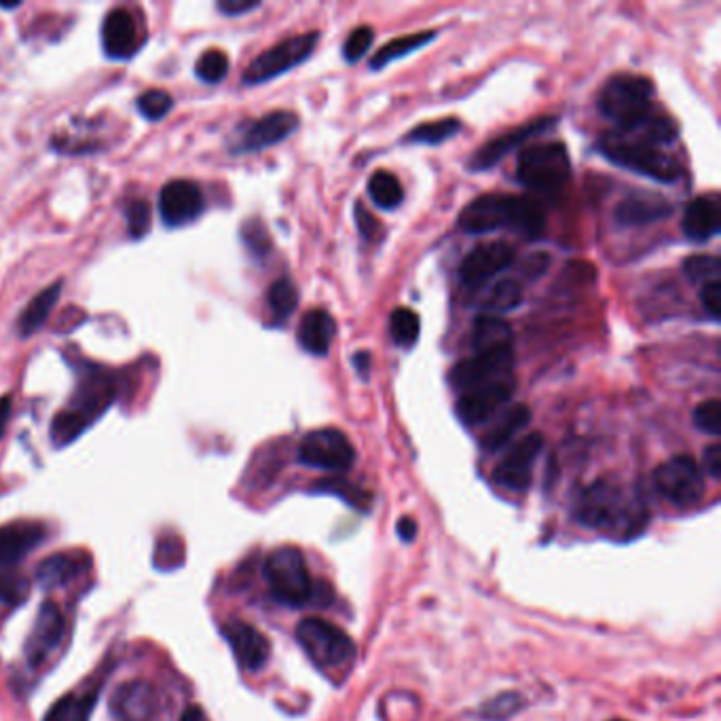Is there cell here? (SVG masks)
Segmentation results:
<instances>
[{
    "label": "cell",
    "instance_id": "cell-1",
    "mask_svg": "<svg viewBox=\"0 0 721 721\" xmlns=\"http://www.w3.org/2000/svg\"><path fill=\"white\" fill-rule=\"evenodd\" d=\"M576 519L588 529L614 533L616 538L628 540L647 527L650 512L637 493L626 491L614 480L599 478L580 493Z\"/></svg>",
    "mask_w": 721,
    "mask_h": 721
},
{
    "label": "cell",
    "instance_id": "cell-2",
    "mask_svg": "<svg viewBox=\"0 0 721 721\" xmlns=\"http://www.w3.org/2000/svg\"><path fill=\"white\" fill-rule=\"evenodd\" d=\"M117 398V383L102 368L91 364L81 371V381L75 396L70 398L66 409L58 413L51 423V442L55 447H66L77 440L89 425H94Z\"/></svg>",
    "mask_w": 721,
    "mask_h": 721
},
{
    "label": "cell",
    "instance_id": "cell-3",
    "mask_svg": "<svg viewBox=\"0 0 721 721\" xmlns=\"http://www.w3.org/2000/svg\"><path fill=\"white\" fill-rule=\"evenodd\" d=\"M540 225L538 203L531 197L506 193H487L476 197L459 214V227L472 235H483L497 229H512L529 237Z\"/></svg>",
    "mask_w": 721,
    "mask_h": 721
},
{
    "label": "cell",
    "instance_id": "cell-4",
    "mask_svg": "<svg viewBox=\"0 0 721 721\" xmlns=\"http://www.w3.org/2000/svg\"><path fill=\"white\" fill-rule=\"evenodd\" d=\"M601 153L620 168L637 172L652 180L671 184L681 178V163L673 157L662 153L658 146L643 142L622 132H609L599 142Z\"/></svg>",
    "mask_w": 721,
    "mask_h": 721
},
{
    "label": "cell",
    "instance_id": "cell-5",
    "mask_svg": "<svg viewBox=\"0 0 721 721\" xmlns=\"http://www.w3.org/2000/svg\"><path fill=\"white\" fill-rule=\"evenodd\" d=\"M654 83L641 75H616L599 94L603 117L618 125L616 132H631L647 117L654 115Z\"/></svg>",
    "mask_w": 721,
    "mask_h": 721
},
{
    "label": "cell",
    "instance_id": "cell-6",
    "mask_svg": "<svg viewBox=\"0 0 721 721\" xmlns=\"http://www.w3.org/2000/svg\"><path fill=\"white\" fill-rule=\"evenodd\" d=\"M299 645L320 671H345L356 660V643L343 628L324 618H305L297 624Z\"/></svg>",
    "mask_w": 721,
    "mask_h": 721
},
{
    "label": "cell",
    "instance_id": "cell-7",
    "mask_svg": "<svg viewBox=\"0 0 721 721\" xmlns=\"http://www.w3.org/2000/svg\"><path fill=\"white\" fill-rule=\"evenodd\" d=\"M265 580L277 603L305 607L316 597L305 554L294 546L275 548L265 559Z\"/></svg>",
    "mask_w": 721,
    "mask_h": 721
},
{
    "label": "cell",
    "instance_id": "cell-8",
    "mask_svg": "<svg viewBox=\"0 0 721 721\" xmlns=\"http://www.w3.org/2000/svg\"><path fill=\"white\" fill-rule=\"evenodd\" d=\"M519 180L542 195H559L571 178V159L563 142L527 146L519 157Z\"/></svg>",
    "mask_w": 721,
    "mask_h": 721
},
{
    "label": "cell",
    "instance_id": "cell-9",
    "mask_svg": "<svg viewBox=\"0 0 721 721\" xmlns=\"http://www.w3.org/2000/svg\"><path fill=\"white\" fill-rule=\"evenodd\" d=\"M652 480L656 491L677 508L696 506L707 489L705 476L690 455H677L664 461L654 470Z\"/></svg>",
    "mask_w": 721,
    "mask_h": 721
},
{
    "label": "cell",
    "instance_id": "cell-10",
    "mask_svg": "<svg viewBox=\"0 0 721 721\" xmlns=\"http://www.w3.org/2000/svg\"><path fill=\"white\" fill-rule=\"evenodd\" d=\"M318 41H320V32H307V34L290 36V39L273 45L271 49L263 51L258 58L250 62V66L244 72V85L252 87L267 83L292 70L294 66L303 64L313 53V49H316Z\"/></svg>",
    "mask_w": 721,
    "mask_h": 721
},
{
    "label": "cell",
    "instance_id": "cell-11",
    "mask_svg": "<svg viewBox=\"0 0 721 721\" xmlns=\"http://www.w3.org/2000/svg\"><path fill=\"white\" fill-rule=\"evenodd\" d=\"M299 461L307 468L326 472H347L356 461L351 440L337 428L309 432L299 445Z\"/></svg>",
    "mask_w": 721,
    "mask_h": 721
},
{
    "label": "cell",
    "instance_id": "cell-12",
    "mask_svg": "<svg viewBox=\"0 0 721 721\" xmlns=\"http://www.w3.org/2000/svg\"><path fill=\"white\" fill-rule=\"evenodd\" d=\"M516 390L514 373L480 383L464 392L457 400V417L466 425H480L489 421L512 398Z\"/></svg>",
    "mask_w": 721,
    "mask_h": 721
},
{
    "label": "cell",
    "instance_id": "cell-13",
    "mask_svg": "<svg viewBox=\"0 0 721 721\" xmlns=\"http://www.w3.org/2000/svg\"><path fill=\"white\" fill-rule=\"evenodd\" d=\"M512 368H514V345L476 351L472 358L461 360L459 364L453 366L449 381L455 390L464 394L480 383L510 375Z\"/></svg>",
    "mask_w": 721,
    "mask_h": 721
},
{
    "label": "cell",
    "instance_id": "cell-14",
    "mask_svg": "<svg viewBox=\"0 0 721 721\" xmlns=\"http://www.w3.org/2000/svg\"><path fill=\"white\" fill-rule=\"evenodd\" d=\"M299 127V117L290 110H273V113L242 125L233 136V153H258L273 144L286 140Z\"/></svg>",
    "mask_w": 721,
    "mask_h": 721
},
{
    "label": "cell",
    "instance_id": "cell-15",
    "mask_svg": "<svg viewBox=\"0 0 721 721\" xmlns=\"http://www.w3.org/2000/svg\"><path fill=\"white\" fill-rule=\"evenodd\" d=\"M542 449L544 436L540 432L527 434L519 442H514L493 472L495 483L510 491H527L533 480V466Z\"/></svg>",
    "mask_w": 721,
    "mask_h": 721
},
{
    "label": "cell",
    "instance_id": "cell-16",
    "mask_svg": "<svg viewBox=\"0 0 721 721\" xmlns=\"http://www.w3.org/2000/svg\"><path fill=\"white\" fill-rule=\"evenodd\" d=\"M516 258V252L506 242H487L476 246L459 267V277L466 288L476 290L491 282L495 275L506 271Z\"/></svg>",
    "mask_w": 721,
    "mask_h": 721
},
{
    "label": "cell",
    "instance_id": "cell-17",
    "mask_svg": "<svg viewBox=\"0 0 721 721\" xmlns=\"http://www.w3.org/2000/svg\"><path fill=\"white\" fill-rule=\"evenodd\" d=\"M206 210L201 189L191 180H172L159 195V214L168 227H184Z\"/></svg>",
    "mask_w": 721,
    "mask_h": 721
},
{
    "label": "cell",
    "instance_id": "cell-18",
    "mask_svg": "<svg viewBox=\"0 0 721 721\" xmlns=\"http://www.w3.org/2000/svg\"><path fill=\"white\" fill-rule=\"evenodd\" d=\"M554 123H557V119L554 117H540V119H533V121L521 125V127H514L502 136L493 138L491 142L480 146V149L476 151V155L470 159V168L474 172H483V170L493 168V165H497L508 153H512L514 149H521V146L527 144L533 136L544 134L546 129H550Z\"/></svg>",
    "mask_w": 721,
    "mask_h": 721
},
{
    "label": "cell",
    "instance_id": "cell-19",
    "mask_svg": "<svg viewBox=\"0 0 721 721\" xmlns=\"http://www.w3.org/2000/svg\"><path fill=\"white\" fill-rule=\"evenodd\" d=\"M223 635H225L227 643L231 645L239 667H242L244 671L256 673L269 662L271 643L261 631H258L256 626H252L244 620H229L223 626Z\"/></svg>",
    "mask_w": 721,
    "mask_h": 721
},
{
    "label": "cell",
    "instance_id": "cell-20",
    "mask_svg": "<svg viewBox=\"0 0 721 721\" xmlns=\"http://www.w3.org/2000/svg\"><path fill=\"white\" fill-rule=\"evenodd\" d=\"M108 709L113 721H155L159 711L157 692L149 681H127L110 696Z\"/></svg>",
    "mask_w": 721,
    "mask_h": 721
},
{
    "label": "cell",
    "instance_id": "cell-21",
    "mask_svg": "<svg viewBox=\"0 0 721 721\" xmlns=\"http://www.w3.org/2000/svg\"><path fill=\"white\" fill-rule=\"evenodd\" d=\"M64 628H66V624H64L62 609L53 601H45L39 609V616H36L32 631L24 645L26 658L32 667H39V664H43L55 647L60 645V641L64 637Z\"/></svg>",
    "mask_w": 721,
    "mask_h": 721
},
{
    "label": "cell",
    "instance_id": "cell-22",
    "mask_svg": "<svg viewBox=\"0 0 721 721\" xmlns=\"http://www.w3.org/2000/svg\"><path fill=\"white\" fill-rule=\"evenodd\" d=\"M45 540V527L34 521H15L0 527V569H11Z\"/></svg>",
    "mask_w": 721,
    "mask_h": 721
},
{
    "label": "cell",
    "instance_id": "cell-23",
    "mask_svg": "<svg viewBox=\"0 0 721 721\" xmlns=\"http://www.w3.org/2000/svg\"><path fill=\"white\" fill-rule=\"evenodd\" d=\"M104 53L113 60L132 58L138 49V28L127 9H113L102 26Z\"/></svg>",
    "mask_w": 721,
    "mask_h": 721
},
{
    "label": "cell",
    "instance_id": "cell-24",
    "mask_svg": "<svg viewBox=\"0 0 721 721\" xmlns=\"http://www.w3.org/2000/svg\"><path fill=\"white\" fill-rule=\"evenodd\" d=\"M673 214L671 203L654 193H631L616 206V220L622 227H643Z\"/></svg>",
    "mask_w": 721,
    "mask_h": 721
},
{
    "label": "cell",
    "instance_id": "cell-25",
    "mask_svg": "<svg viewBox=\"0 0 721 721\" xmlns=\"http://www.w3.org/2000/svg\"><path fill=\"white\" fill-rule=\"evenodd\" d=\"M721 227V208L715 195L696 197L686 208L681 229L692 242H709L719 233Z\"/></svg>",
    "mask_w": 721,
    "mask_h": 721
},
{
    "label": "cell",
    "instance_id": "cell-26",
    "mask_svg": "<svg viewBox=\"0 0 721 721\" xmlns=\"http://www.w3.org/2000/svg\"><path fill=\"white\" fill-rule=\"evenodd\" d=\"M297 337L307 354L326 356L335 337V320L326 309H311L303 316Z\"/></svg>",
    "mask_w": 721,
    "mask_h": 721
},
{
    "label": "cell",
    "instance_id": "cell-27",
    "mask_svg": "<svg viewBox=\"0 0 721 721\" xmlns=\"http://www.w3.org/2000/svg\"><path fill=\"white\" fill-rule=\"evenodd\" d=\"M531 421V411L525 404H514L506 409L502 415L495 419V423L489 428V432L483 436V447L487 451H499L504 449L508 442L519 434L525 425Z\"/></svg>",
    "mask_w": 721,
    "mask_h": 721
},
{
    "label": "cell",
    "instance_id": "cell-28",
    "mask_svg": "<svg viewBox=\"0 0 721 721\" xmlns=\"http://www.w3.org/2000/svg\"><path fill=\"white\" fill-rule=\"evenodd\" d=\"M60 294H62V280L47 286L43 292L36 294V297L28 303V307L24 309L20 320H17V328H20L24 339L34 335L36 330H41L45 326V322L49 320L55 303L60 301Z\"/></svg>",
    "mask_w": 721,
    "mask_h": 721
},
{
    "label": "cell",
    "instance_id": "cell-29",
    "mask_svg": "<svg viewBox=\"0 0 721 721\" xmlns=\"http://www.w3.org/2000/svg\"><path fill=\"white\" fill-rule=\"evenodd\" d=\"M514 335L508 322H504L499 316H478L472 328V347L476 351H487L497 347H512Z\"/></svg>",
    "mask_w": 721,
    "mask_h": 721
},
{
    "label": "cell",
    "instance_id": "cell-30",
    "mask_svg": "<svg viewBox=\"0 0 721 721\" xmlns=\"http://www.w3.org/2000/svg\"><path fill=\"white\" fill-rule=\"evenodd\" d=\"M83 571V563L70 554H51L36 567V582L43 588L64 586L75 580Z\"/></svg>",
    "mask_w": 721,
    "mask_h": 721
},
{
    "label": "cell",
    "instance_id": "cell-31",
    "mask_svg": "<svg viewBox=\"0 0 721 721\" xmlns=\"http://www.w3.org/2000/svg\"><path fill=\"white\" fill-rule=\"evenodd\" d=\"M436 39V32L434 30H425V32H413V34H406V36H398V39L390 41L387 45H383L371 60V68L373 70H381L385 68L387 64H392L400 58H406V55L430 45L432 41Z\"/></svg>",
    "mask_w": 721,
    "mask_h": 721
},
{
    "label": "cell",
    "instance_id": "cell-32",
    "mask_svg": "<svg viewBox=\"0 0 721 721\" xmlns=\"http://www.w3.org/2000/svg\"><path fill=\"white\" fill-rule=\"evenodd\" d=\"M94 705H96V692L68 694L49 709L45 721H89Z\"/></svg>",
    "mask_w": 721,
    "mask_h": 721
},
{
    "label": "cell",
    "instance_id": "cell-33",
    "mask_svg": "<svg viewBox=\"0 0 721 721\" xmlns=\"http://www.w3.org/2000/svg\"><path fill=\"white\" fill-rule=\"evenodd\" d=\"M267 305L277 324L286 322L292 316L294 309L299 305V292L290 277H280V280H275L271 284L267 292Z\"/></svg>",
    "mask_w": 721,
    "mask_h": 721
},
{
    "label": "cell",
    "instance_id": "cell-34",
    "mask_svg": "<svg viewBox=\"0 0 721 721\" xmlns=\"http://www.w3.org/2000/svg\"><path fill=\"white\" fill-rule=\"evenodd\" d=\"M368 195H371L373 203H377L379 208L394 210L404 199V189L392 172L377 170L368 180Z\"/></svg>",
    "mask_w": 721,
    "mask_h": 721
},
{
    "label": "cell",
    "instance_id": "cell-35",
    "mask_svg": "<svg viewBox=\"0 0 721 721\" xmlns=\"http://www.w3.org/2000/svg\"><path fill=\"white\" fill-rule=\"evenodd\" d=\"M461 129V121L455 117H447V119H438V121H428L421 123L415 129H411L406 134L404 142L409 144H442L451 140L453 136H457V132Z\"/></svg>",
    "mask_w": 721,
    "mask_h": 721
},
{
    "label": "cell",
    "instance_id": "cell-36",
    "mask_svg": "<svg viewBox=\"0 0 721 721\" xmlns=\"http://www.w3.org/2000/svg\"><path fill=\"white\" fill-rule=\"evenodd\" d=\"M523 301V286L516 280H502L491 288L485 299V309L491 311L489 316H499V313L512 311Z\"/></svg>",
    "mask_w": 721,
    "mask_h": 721
},
{
    "label": "cell",
    "instance_id": "cell-37",
    "mask_svg": "<svg viewBox=\"0 0 721 721\" xmlns=\"http://www.w3.org/2000/svg\"><path fill=\"white\" fill-rule=\"evenodd\" d=\"M419 330H421L419 316L413 309H409V307L394 309L392 318H390V332H392V339L398 345L411 347L419 337Z\"/></svg>",
    "mask_w": 721,
    "mask_h": 721
},
{
    "label": "cell",
    "instance_id": "cell-38",
    "mask_svg": "<svg viewBox=\"0 0 721 721\" xmlns=\"http://www.w3.org/2000/svg\"><path fill=\"white\" fill-rule=\"evenodd\" d=\"M227 72H229V58L227 53L220 49H208L206 53H201L195 64V75L199 77V81L208 85H216L223 81L227 77Z\"/></svg>",
    "mask_w": 721,
    "mask_h": 721
},
{
    "label": "cell",
    "instance_id": "cell-39",
    "mask_svg": "<svg viewBox=\"0 0 721 721\" xmlns=\"http://www.w3.org/2000/svg\"><path fill=\"white\" fill-rule=\"evenodd\" d=\"M521 709H523V696L519 692H502L487 700L485 705L480 707L478 715L487 721H508Z\"/></svg>",
    "mask_w": 721,
    "mask_h": 721
},
{
    "label": "cell",
    "instance_id": "cell-40",
    "mask_svg": "<svg viewBox=\"0 0 721 721\" xmlns=\"http://www.w3.org/2000/svg\"><path fill=\"white\" fill-rule=\"evenodd\" d=\"M683 273H686L694 284L705 286L709 282H717L721 275V261L711 254H696L683 261Z\"/></svg>",
    "mask_w": 721,
    "mask_h": 721
},
{
    "label": "cell",
    "instance_id": "cell-41",
    "mask_svg": "<svg viewBox=\"0 0 721 721\" xmlns=\"http://www.w3.org/2000/svg\"><path fill=\"white\" fill-rule=\"evenodd\" d=\"M136 104H138V110L142 117H146L149 121H159L170 113L174 106V100L168 91L149 89V91H144Z\"/></svg>",
    "mask_w": 721,
    "mask_h": 721
},
{
    "label": "cell",
    "instance_id": "cell-42",
    "mask_svg": "<svg viewBox=\"0 0 721 721\" xmlns=\"http://www.w3.org/2000/svg\"><path fill=\"white\" fill-rule=\"evenodd\" d=\"M242 239L254 258H267L271 252V237L258 218H250L242 227Z\"/></svg>",
    "mask_w": 721,
    "mask_h": 721
},
{
    "label": "cell",
    "instance_id": "cell-43",
    "mask_svg": "<svg viewBox=\"0 0 721 721\" xmlns=\"http://www.w3.org/2000/svg\"><path fill=\"white\" fill-rule=\"evenodd\" d=\"M30 595V584L17 573L3 569L0 571V603L22 605Z\"/></svg>",
    "mask_w": 721,
    "mask_h": 721
},
{
    "label": "cell",
    "instance_id": "cell-44",
    "mask_svg": "<svg viewBox=\"0 0 721 721\" xmlns=\"http://www.w3.org/2000/svg\"><path fill=\"white\" fill-rule=\"evenodd\" d=\"M127 229L132 239H142L151 229V206L146 199H134L127 203L125 208Z\"/></svg>",
    "mask_w": 721,
    "mask_h": 721
},
{
    "label": "cell",
    "instance_id": "cell-45",
    "mask_svg": "<svg viewBox=\"0 0 721 721\" xmlns=\"http://www.w3.org/2000/svg\"><path fill=\"white\" fill-rule=\"evenodd\" d=\"M694 425L705 434H711V436L721 434V404L717 398L705 400L696 406Z\"/></svg>",
    "mask_w": 721,
    "mask_h": 721
},
{
    "label": "cell",
    "instance_id": "cell-46",
    "mask_svg": "<svg viewBox=\"0 0 721 721\" xmlns=\"http://www.w3.org/2000/svg\"><path fill=\"white\" fill-rule=\"evenodd\" d=\"M375 41V30L371 26H360L356 30H351V34L347 36V41L343 43V55L347 62H358L360 58H364L366 51L371 49Z\"/></svg>",
    "mask_w": 721,
    "mask_h": 721
},
{
    "label": "cell",
    "instance_id": "cell-47",
    "mask_svg": "<svg viewBox=\"0 0 721 721\" xmlns=\"http://www.w3.org/2000/svg\"><path fill=\"white\" fill-rule=\"evenodd\" d=\"M318 489L335 493V495H343L345 502L354 504L360 510H366L368 504H371V497H368L364 491H360L358 487L345 483V480H322V485Z\"/></svg>",
    "mask_w": 721,
    "mask_h": 721
},
{
    "label": "cell",
    "instance_id": "cell-48",
    "mask_svg": "<svg viewBox=\"0 0 721 721\" xmlns=\"http://www.w3.org/2000/svg\"><path fill=\"white\" fill-rule=\"evenodd\" d=\"M700 303L713 320L721 316V282H709L700 288Z\"/></svg>",
    "mask_w": 721,
    "mask_h": 721
},
{
    "label": "cell",
    "instance_id": "cell-49",
    "mask_svg": "<svg viewBox=\"0 0 721 721\" xmlns=\"http://www.w3.org/2000/svg\"><path fill=\"white\" fill-rule=\"evenodd\" d=\"M354 218H356V227L360 231V235L364 239H368V242H373V239H377L381 227L377 223V218L368 212L362 203H356L354 206Z\"/></svg>",
    "mask_w": 721,
    "mask_h": 721
},
{
    "label": "cell",
    "instance_id": "cell-50",
    "mask_svg": "<svg viewBox=\"0 0 721 721\" xmlns=\"http://www.w3.org/2000/svg\"><path fill=\"white\" fill-rule=\"evenodd\" d=\"M258 7H261L258 0H220V3H218V11L229 15V17L250 13V11H254Z\"/></svg>",
    "mask_w": 721,
    "mask_h": 721
},
{
    "label": "cell",
    "instance_id": "cell-51",
    "mask_svg": "<svg viewBox=\"0 0 721 721\" xmlns=\"http://www.w3.org/2000/svg\"><path fill=\"white\" fill-rule=\"evenodd\" d=\"M174 552H176V554H184V552H182V544H180L176 538H168V540L159 542L157 552H155V559H153L155 565H157L163 557H170V559H168V569L174 567V565H180V563L174 559Z\"/></svg>",
    "mask_w": 721,
    "mask_h": 721
},
{
    "label": "cell",
    "instance_id": "cell-52",
    "mask_svg": "<svg viewBox=\"0 0 721 721\" xmlns=\"http://www.w3.org/2000/svg\"><path fill=\"white\" fill-rule=\"evenodd\" d=\"M702 464H705V470L713 478L721 476V447L717 445V442H713V445H709L705 449V455H702Z\"/></svg>",
    "mask_w": 721,
    "mask_h": 721
},
{
    "label": "cell",
    "instance_id": "cell-53",
    "mask_svg": "<svg viewBox=\"0 0 721 721\" xmlns=\"http://www.w3.org/2000/svg\"><path fill=\"white\" fill-rule=\"evenodd\" d=\"M398 535L404 542H413L417 535V523L413 519H409V516H404V519H400V523H398Z\"/></svg>",
    "mask_w": 721,
    "mask_h": 721
},
{
    "label": "cell",
    "instance_id": "cell-54",
    "mask_svg": "<svg viewBox=\"0 0 721 721\" xmlns=\"http://www.w3.org/2000/svg\"><path fill=\"white\" fill-rule=\"evenodd\" d=\"M11 419V398L3 396L0 398V438L7 432V423Z\"/></svg>",
    "mask_w": 721,
    "mask_h": 721
},
{
    "label": "cell",
    "instance_id": "cell-55",
    "mask_svg": "<svg viewBox=\"0 0 721 721\" xmlns=\"http://www.w3.org/2000/svg\"><path fill=\"white\" fill-rule=\"evenodd\" d=\"M354 366L362 377H368V371H371V354H366V351H358V354L354 356Z\"/></svg>",
    "mask_w": 721,
    "mask_h": 721
},
{
    "label": "cell",
    "instance_id": "cell-56",
    "mask_svg": "<svg viewBox=\"0 0 721 721\" xmlns=\"http://www.w3.org/2000/svg\"><path fill=\"white\" fill-rule=\"evenodd\" d=\"M180 721H210V719H208L206 713H203L201 707L193 705L189 709H184V713L180 715Z\"/></svg>",
    "mask_w": 721,
    "mask_h": 721
},
{
    "label": "cell",
    "instance_id": "cell-57",
    "mask_svg": "<svg viewBox=\"0 0 721 721\" xmlns=\"http://www.w3.org/2000/svg\"><path fill=\"white\" fill-rule=\"evenodd\" d=\"M612 721H624V719H612Z\"/></svg>",
    "mask_w": 721,
    "mask_h": 721
}]
</instances>
